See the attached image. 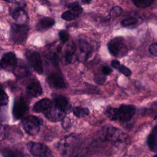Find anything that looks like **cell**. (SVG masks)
Instances as JSON below:
<instances>
[{
    "label": "cell",
    "instance_id": "obj_1",
    "mask_svg": "<svg viewBox=\"0 0 157 157\" xmlns=\"http://www.w3.org/2000/svg\"><path fill=\"white\" fill-rule=\"evenodd\" d=\"M29 28L25 24L12 23L10 28V39L15 44H21L27 39Z\"/></svg>",
    "mask_w": 157,
    "mask_h": 157
},
{
    "label": "cell",
    "instance_id": "obj_2",
    "mask_svg": "<svg viewBox=\"0 0 157 157\" xmlns=\"http://www.w3.org/2000/svg\"><path fill=\"white\" fill-rule=\"evenodd\" d=\"M107 48L109 53L115 57H122L128 52L123 37H116L110 40L107 44Z\"/></svg>",
    "mask_w": 157,
    "mask_h": 157
},
{
    "label": "cell",
    "instance_id": "obj_3",
    "mask_svg": "<svg viewBox=\"0 0 157 157\" xmlns=\"http://www.w3.org/2000/svg\"><path fill=\"white\" fill-rule=\"evenodd\" d=\"M40 119L33 115H30L23 120L21 125L24 130L30 135H36L40 130Z\"/></svg>",
    "mask_w": 157,
    "mask_h": 157
},
{
    "label": "cell",
    "instance_id": "obj_4",
    "mask_svg": "<svg viewBox=\"0 0 157 157\" xmlns=\"http://www.w3.org/2000/svg\"><path fill=\"white\" fill-rule=\"evenodd\" d=\"M27 61L33 69L39 74H42L44 72L43 63L39 53L34 50H27L25 53Z\"/></svg>",
    "mask_w": 157,
    "mask_h": 157
},
{
    "label": "cell",
    "instance_id": "obj_5",
    "mask_svg": "<svg viewBox=\"0 0 157 157\" xmlns=\"http://www.w3.org/2000/svg\"><path fill=\"white\" fill-rule=\"evenodd\" d=\"M27 148L29 152L36 156L50 157L52 155L50 150L44 144L40 142H29Z\"/></svg>",
    "mask_w": 157,
    "mask_h": 157
},
{
    "label": "cell",
    "instance_id": "obj_6",
    "mask_svg": "<svg viewBox=\"0 0 157 157\" xmlns=\"http://www.w3.org/2000/svg\"><path fill=\"white\" fill-rule=\"evenodd\" d=\"M17 64V59L13 52H9L3 55L1 58L0 65L2 69L7 71H13Z\"/></svg>",
    "mask_w": 157,
    "mask_h": 157
},
{
    "label": "cell",
    "instance_id": "obj_7",
    "mask_svg": "<svg viewBox=\"0 0 157 157\" xmlns=\"http://www.w3.org/2000/svg\"><path fill=\"white\" fill-rule=\"evenodd\" d=\"M136 112V107L133 105L122 104L118 108V120L121 122H126L131 119Z\"/></svg>",
    "mask_w": 157,
    "mask_h": 157
},
{
    "label": "cell",
    "instance_id": "obj_8",
    "mask_svg": "<svg viewBox=\"0 0 157 157\" xmlns=\"http://www.w3.org/2000/svg\"><path fill=\"white\" fill-rule=\"evenodd\" d=\"M47 82L51 87L56 89H63L66 87L64 78L58 71L50 73L47 77Z\"/></svg>",
    "mask_w": 157,
    "mask_h": 157
},
{
    "label": "cell",
    "instance_id": "obj_9",
    "mask_svg": "<svg viewBox=\"0 0 157 157\" xmlns=\"http://www.w3.org/2000/svg\"><path fill=\"white\" fill-rule=\"evenodd\" d=\"M71 9L64 11L61 14V18L66 21H71L78 18L83 12V8L77 3L69 6Z\"/></svg>",
    "mask_w": 157,
    "mask_h": 157
},
{
    "label": "cell",
    "instance_id": "obj_10",
    "mask_svg": "<svg viewBox=\"0 0 157 157\" xmlns=\"http://www.w3.org/2000/svg\"><path fill=\"white\" fill-rule=\"evenodd\" d=\"M28 107L22 98H18L14 102L13 106V115L16 119L22 118L28 112Z\"/></svg>",
    "mask_w": 157,
    "mask_h": 157
},
{
    "label": "cell",
    "instance_id": "obj_11",
    "mask_svg": "<svg viewBox=\"0 0 157 157\" xmlns=\"http://www.w3.org/2000/svg\"><path fill=\"white\" fill-rule=\"evenodd\" d=\"M102 137L108 140L120 141L123 139V132L115 127H107L102 130Z\"/></svg>",
    "mask_w": 157,
    "mask_h": 157
},
{
    "label": "cell",
    "instance_id": "obj_12",
    "mask_svg": "<svg viewBox=\"0 0 157 157\" xmlns=\"http://www.w3.org/2000/svg\"><path fill=\"white\" fill-rule=\"evenodd\" d=\"M10 14L13 19L20 24H23L28 20V17L26 11L21 7H15L9 9Z\"/></svg>",
    "mask_w": 157,
    "mask_h": 157
},
{
    "label": "cell",
    "instance_id": "obj_13",
    "mask_svg": "<svg viewBox=\"0 0 157 157\" xmlns=\"http://www.w3.org/2000/svg\"><path fill=\"white\" fill-rule=\"evenodd\" d=\"M66 113L60 110L55 106L51 107L45 112V115L48 120L51 121L56 122L63 120Z\"/></svg>",
    "mask_w": 157,
    "mask_h": 157
},
{
    "label": "cell",
    "instance_id": "obj_14",
    "mask_svg": "<svg viewBox=\"0 0 157 157\" xmlns=\"http://www.w3.org/2000/svg\"><path fill=\"white\" fill-rule=\"evenodd\" d=\"M54 106L60 110L67 112L70 109V105L67 98L63 95H57L54 97Z\"/></svg>",
    "mask_w": 157,
    "mask_h": 157
},
{
    "label": "cell",
    "instance_id": "obj_15",
    "mask_svg": "<svg viewBox=\"0 0 157 157\" xmlns=\"http://www.w3.org/2000/svg\"><path fill=\"white\" fill-rule=\"evenodd\" d=\"M26 92L33 97H38L42 93L40 83L37 80H33L26 86Z\"/></svg>",
    "mask_w": 157,
    "mask_h": 157
},
{
    "label": "cell",
    "instance_id": "obj_16",
    "mask_svg": "<svg viewBox=\"0 0 157 157\" xmlns=\"http://www.w3.org/2000/svg\"><path fill=\"white\" fill-rule=\"evenodd\" d=\"M52 107V102L48 98H43L37 102L33 106V110L36 112H45Z\"/></svg>",
    "mask_w": 157,
    "mask_h": 157
},
{
    "label": "cell",
    "instance_id": "obj_17",
    "mask_svg": "<svg viewBox=\"0 0 157 157\" xmlns=\"http://www.w3.org/2000/svg\"><path fill=\"white\" fill-rule=\"evenodd\" d=\"M55 20L54 19L45 17H43L39 20L36 25V28L38 31H43L47 29L51 28L52 26L55 25Z\"/></svg>",
    "mask_w": 157,
    "mask_h": 157
},
{
    "label": "cell",
    "instance_id": "obj_18",
    "mask_svg": "<svg viewBox=\"0 0 157 157\" xmlns=\"http://www.w3.org/2000/svg\"><path fill=\"white\" fill-rule=\"evenodd\" d=\"M13 74L19 78L28 76L30 74V70L28 67L23 63L17 64L12 71Z\"/></svg>",
    "mask_w": 157,
    "mask_h": 157
},
{
    "label": "cell",
    "instance_id": "obj_19",
    "mask_svg": "<svg viewBox=\"0 0 157 157\" xmlns=\"http://www.w3.org/2000/svg\"><path fill=\"white\" fill-rule=\"evenodd\" d=\"M147 144L152 151H157V126L147 137Z\"/></svg>",
    "mask_w": 157,
    "mask_h": 157
},
{
    "label": "cell",
    "instance_id": "obj_20",
    "mask_svg": "<svg viewBox=\"0 0 157 157\" xmlns=\"http://www.w3.org/2000/svg\"><path fill=\"white\" fill-rule=\"evenodd\" d=\"M2 155L4 157H23V155L21 151L13 148L3 149Z\"/></svg>",
    "mask_w": 157,
    "mask_h": 157
},
{
    "label": "cell",
    "instance_id": "obj_21",
    "mask_svg": "<svg viewBox=\"0 0 157 157\" xmlns=\"http://www.w3.org/2000/svg\"><path fill=\"white\" fill-rule=\"evenodd\" d=\"M89 109L86 107H76L73 110L74 115L78 118H82L87 116L89 114Z\"/></svg>",
    "mask_w": 157,
    "mask_h": 157
},
{
    "label": "cell",
    "instance_id": "obj_22",
    "mask_svg": "<svg viewBox=\"0 0 157 157\" xmlns=\"http://www.w3.org/2000/svg\"><path fill=\"white\" fill-rule=\"evenodd\" d=\"M107 116L112 120H118V108L107 107L105 111Z\"/></svg>",
    "mask_w": 157,
    "mask_h": 157
},
{
    "label": "cell",
    "instance_id": "obj_23",
    "mask_svg": "<svg viewBox=\"0 0 157 157\" xmlns=\"http://www.w3.org/2000/svg\"><path fill=\"white\" fill-rule=\"evenodd\" d=\"M134 4L139 8H145L150 6L155 0H132Z\"/></svg>",
    "mask_w": 157,
    "mask_h": 157
},
{
    "label": "cell",
    "instance_id": "obj_24",
    "mask_svg": "<svg viewBox=\"0 0 157 157\" xmlns=\"http://www.w3.org/2000/svg\"><path fill=\"white\" fill-rule=\"evenodd\" d=\"M123 12V9L120 6H115L112 8L109 12V18L111 19H115L118 17Z\"/></svg>",
    "mask_w": 157,
    "mask_h": 157
},
{
    "label": "cell",
    "instance_id": "obj_25",
    "mask_svg": "<svg viewBox=\"0 0 157 157\" xmlns=\"http://www.w3.org/2000/svg\"><path fill=\"white\" fill-rule=\"evenodd\" d=\"M138 22L137 18L135 17H129L127 18L124 19L123 20L121 21V25L122 26L124 27H128V26H131L136 25Z\"/></svg>",
    "mask_w": 157,
    "mask_h": 157
},
{
    "label": "cell",
    "instance_id": "obj_26",
    "mask_svg": "<svg viewBox=\"0 0 157 157\" xmlns=\"http://www.w3.org/2000/svg\"><path fill=\"white\" fill-rule=\"evenodd\" d=\"M79 47L80 52L82 53H85L86 54V56H89V53L91 51V47L89 46V44L85 41H80L79 42Z\"/></svg>",
    "mask_w": 157,
    "mask_h": 157
},
{
    "label": "cell",
    "instance_id": "obj_27",
    "mask_svg": "<svg viewBox=\"0 0 157 157\" xmlns=\"http://www.w3.org/2000/svg\"><path fill=\"white\" fill-rule=\"evenodd\" d=\"M117 70H118L120 72H121L126 77H128L131 74V70L123 64H120V66L117 68Z\"/></svg>",
    "mask_w": 157,
    "mask_h": 157
},
{
    "label": "cell",
    "instance_id": "obj_28",
    "mask_svg": "<svg viewBox=\"0 0 157 157\" xmlns=\"http://www.w3.org/2000/svg\"><path fill=\"white\" fill-rule=\"evenodd\" d=\"M58 36L60 40L63 43H66L69 39V33L66 30H61L58 33Z\"/></svg>",
    "mask_w": 157,
    "mask_h": 157
},
{
    "label": "cell",
    "instance_id": "obj_29",
    "mask_svg": "<svg viewBox=\"0 0 157 157\" xmlns=\"http://www.w3.org/2000/svg\"><path fill=\"white\" fill-rule=\"evenodd\" d=\"M8 101H9V98L7 96V94H6V93L4 91V90L3 89H1V106H4L7 104L8 103Z\"/></svg>",
    "mask_w": 157,
    "mask_h": 157
},
{
    "label": "cell",
    "instance_id": "obj_30",
    "mask_svg": "<svg viewBox=\"0 0 157 157\" xmlns=\"http://www.w3.org/2000/svg\"><path fill=\"white\" fill-rule=\"evenodd\" d=\"M148 51L151 55L154 56H157V44H151L148 47Z\"/></svg>",
    "mask_w": 157,
    "mask_h": 157
},
{
    "label": "cell",
    "instance_id": "obj_31",
    "mask_svg": "<svg viewBox=\"0 0 157 157\" xmlns=\"http://www.w3.org/2000/svg\"><path fill=\"white\" fill-rule=\"evenodd\" d=\"M73 58H74V55L72 52H71L70 51H68L67 52H66V53L64 55L65 61L69 63L73 61Z\"/></svg>",
    "mask_w": 157,
    "mask_h": 157
},
{
    "label": "cell",
    "instance_id": "obj_32",
    "mask_svg": "<svg viewBox=\"0 0 157 157\" xmlns=\"http://www.w3.org/2000/svg\"><path fill=\"white\" fill-rule=\"evenodd\" d=\"M105 76L104 74L102 75H96L94 77V81L98 83V84H102L104 83V82H105Z\"/></svg>",
    "mask_w": 157,
    "mask_h": 157
},
{
    "label": "cell",
    "instance_id": "obj_33",
    "mask_svg": "<svg viewBox=\"0 0 157 157\" xmlns=\"http://www.w3.org/2000/svg\"><path fill=\"white\" fill-rule=\"evenodd\" d=\"M112 72V70L110 67H108V66H103L102 67V73L104 75H109L111 74V72Z\"/></svg>",
    "mask_w": 157,
    "mask_h": 157
},
{
    "label": "cell",
    "instance_id": "obj_34",
    "mask_svg": "<svg viewBox=\"0 0 157 157\" xmlns=\"http://www.w3.org/2000/svg\"><path fill=\"white\" fill-rule=\"evenodd\" d=\"M71 124V121L70 119L68 118L67 117H65L63 120V123H62V126L64 128H67L69 126V124Z\"/></svg>",
    "mask_w": 157,
    "mask_h": 157
},
{
    "label": "cell",
    "instance_id": "obj_35",
    "mask_svg": "<svg viewBox=\"0 0 157 157\" xmlns=\"http://www.w3.org/2000/svg\"><path fill=\"white\" fill-rule=\"evenodd\" d=\"M120 64H120V61H119L118 60H117V59H113V60L111 61V66H112L113 68H115V69H117V68L120 66Z\"/></svg>",
    "mask_w": 157,
    "mask_h": 157
},
{
    "label": "cell",
    "instance_id": "obj_36",
    "mask_svg": "<svg viewBox=\"0 0 157 157\" xmlns=\"http://www.w3.org/2000/svg\"><path fill=\"white\" fill-rule=\"evenodd\" d=\"M82 1V2L84 4H90V2H91V0H80Z\"/></svg>",
    "mask_w": 157,
    "mask_h": 157
},
{
    "label": "cell",
    "instance_id": "obj_37",
    "mask_svg": "<svg viewBox=\"0 0 157 157\" xmlns=\"http://www.w3.org/2000/svg\"><path fill=\"white\" fill-rule=\"evenodd\" d=\"M4 1H6L9 2H12V3H17L16 0H4Z\"/></svg>",
    "mask_w": 157,
    "mask_h": 157
},
{
    "label": "cell",
    "instance_id": "obj_38",
    "mask_svg": "<svg viewBox=\"0 0 157 157\" xmlns=\"http://www.w3.org/2000/svg\"><path fill=\"white\" fill-rule=\"evenodd\" d=\"M153 157H157V155H155V156H153Z\"/></svg>",
    "mask_w": 157,
    "mask_h": 157
}]
</instances>
